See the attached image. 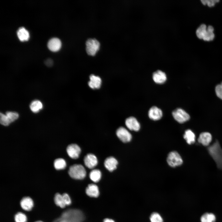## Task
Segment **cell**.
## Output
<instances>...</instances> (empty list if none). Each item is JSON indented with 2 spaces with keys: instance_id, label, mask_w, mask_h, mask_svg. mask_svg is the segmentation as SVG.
Wrapping results in <instances>:
<instances>
[{
  "instance_id": "1",
  "label": "cell",
  "mask_w": 222,
  "mask_h": 222,
  "mask_svg": "<svg viewBox=\"0 0 222 222\" xmlns=\"http://www.w3.org/2000/svg\"><path fill=\"white\" fill-rule=\"evenodd\" d=\"M83 212L77 209H69L64 211L60 220H64L69 222H82L84 219Z\"/></svg>"
},
{
  "instance_id": "2",
  "label": "cell",
  "mask_w": 222,
  "mask_h": 222,
  "mask_svg": "<svg viewBox=\"0 0 222 222\" xmlns=\"http://www.w3.org/2000/svg\"><path fill=\"white\" fill-rule=\"evenodd\" d=\"M209 153L216 163L218 167L222 169V149L218 141L208 147Z\"/></svg>"
},
{
  "instance_id": "3",
  "label": "cell",
  "mask_w": 222,
  "mask_h": 222,
  "mask_svg": "<svg viewBox=\"0 0 222 222\" xmlns=\"http://www.w3.org/2000/svg\"><path fill=\"white\" fill-rule=\"evenodd\" d=\"M207 27L204 24H201L197 29L196 33L197 37L200 39H203L205 41H209L214 39L215 35L213 32L214 28L212 26Z\"/></svg>"
},
{
  "instance_id": "4",
  "label": "cell",
  "mask_w": 222,
  "mask_h": 222,
  "mask_svg": "<svg viewBox=\"0 0 222 222\" xmlns=\"http://www.w3.org/2000/svg\"><path fill=\"white\" fill-rule=\"evenodd\" d=\"M68 173L72 178L77 179H84L86 175V172L84 166L80 164H74L71 166Z\"/></svg>"
},
{
  "instance_id": "5",
  "label": "cell",
  "mask_w": 222,
  "mask_h": 222,
  "mask_svg": "<svg viewBox=\"0 0 222 222\" xmlns=\"http://www.w3.org/2000/svg\"><path fill=\"white\" fill-rule=\"evenodd\" d=\"M86 45L87 54L88 55L94 56L99 50L100 43L95 39H90L87 41Z\"/></svg>"
},
{
  "instance_id": "6",
  "label": "cell",
  "mask_w": 222,
  "mask_h": 222,
  "mask_svg": "<svg viewBox=\"0 0 222 222\" xmlns=\"http://www.w3.org/2000/svg\"><path fill=\"white\" fill-rule=\"evenodd\" d=\"M166 160L168 165L172 167L180 166L183 162L181 157L175 151L171 152L169 154Z\"/></svg>"
},
{
  "instance_id": "7",
  "label": "cell",
  "mask_w": 222,
  "mask_h": 222,
  "mask_svg": "<svg viewBox=\"0 0 222 222\" xmlns=\"http://www.w3.org/2000/svg\"><path fill=\"white\" fill-rule=\"evenodd\" d=\"M172 114L175 120L180 123L187 121L190 118L189 115L181 108L175 109L173 111Z\"/></svg>"
},
{
  "instance_id": "8",
  "label": "cell",
  "mask_w": 222,
  "mask_h": 222,
  "mask_svg": "<svg viewBox=\"0 0 222 222\" xmlns=\"http://www.w3.org/2000/svg\"><path fill=\"white\" fill-rule=\"evenodd\" d=\"M116 133L118 138L123 142H128L132 139L131 134L124 127H121L118 128L117 130Z\"/></svg>"
},
{
  "instance_id": "9",
  "label": "cell",
  "mask_w": 222,
  "mask_h": 222,
  "mask_svg": "<svg viewBox=\"0 0 222 222\" xmlns=\"http://www.w3.org/2000/svg\"><path fill=\"white\" fill-rule=\"evenodd\" d=\"M67 152L70 158L75 159L79 157L81 152V149L78 145L72 144L68 146L67 148Z\"/></svg>"
},
{
  "instance_id": "10",
  "label": "cell",
  "mask_w": 222,
  "mask_h": 222,
  "mask_svg": "<svg viewBox=\"0 0 222 222\" xmlns=\"http://www.w3.org/2000/svg\"><path fill=\"white\" fill-rule=\"evenodd\" d=\"M84 161L85 166L89 169L93 168L98 163L97 157L92 154H89L86 155Z\"/></svg>"
},
{
  "instance_id": "11",
  "label": "cell",
  "mask_w": 222,
  "mask_h": 222,
  "mask_svg": "<svg viewBox=\"0 0 222 222\" xmlns=\"http://www.w3.org/2000/svg\"><path fill=\"white\" fill-rule=\"evenodd\" d=\"M125 124L127 127L131 130L138 131L140 128L139 122L135 118L133 117H129L126 119Z\"/></svg>"
},
{
  "instance_id": "12",
  "label": "cell",
  "mask_w": 222,
  "mask_h": 222,
  "mask_svg": "<svg viewBox=\"0 0 222 222\" xmlns=\"http://www.w3.org/2000/svg\"><path fill=\"white\" fill-rule=\"evenodd\" d=\"M149 118L153 120L160 119L162 117V113L161 109L155 106L151 107L148 112Z\"/></svg>"
},
{
  "instance_id": "13",
  "label": "cell",
  "mask_w": 222,
  "mask_h": 222,
  "mask_svg": "<svg viewBox=\"0 0 222 222\" xmlns=\"http://www.w3.org/2000/svg\"><path fill=\"white\" fill-rule=\"evenodd\" d=\"M47 46L51 51H59L61 46V42L58 38H54L51 39L48 42Z\"/></svg>"
},
{
  "instance_id": "14",
  "label": "cell",
  "mask_w": 222,
  "mask_h": 222,
  "mask_svg": "<svg viewBox=\"0 0 222 222\" xmlns=\"http://www.w3.org/2000/svg\"><path fill=\"white\" fill-rule=\"evenodd\" d=\"M118 162L116 158L113 157L107 158L104 162L105 167L109 171L111 172L117 168Z\"/></svg>"
},
{
  "instance_id": "15",
  "label": "cell",
  "mask_w": 222,
  "mask_h": 222,
  "mask_svg": "<svg viewBox=\"0 0 222 222\" xmlns=\"http://www.w3.org/2000/svg\"><path fill=\"white\" fill-rule=\"evenodd\" d=\"M153 79L155 82L162 84L164 83L166 80V74L162 71L158 70L154 72L153 75Z\"/></svg>"
},
{
  "instance_id": "16",
  "label": "cell",
  "mask_w": 222,
  "mask_h": 222,
  "mask_svg": "<svg viewBox=\"0 0 222 222\" xmlns=\"http://www.w3.org/2000/svg\"><path fill=\"white\" fill-rule=\"evenodd\" d=\"M212 136L210 133L204 132L201 133L198 139V141L204 146H208L212 140Z\"/></svg>"
},
{
  "instance_id": "17",
  "label": "cell",
  "mask_w": 222,
  "mask_h": 222,
  "mask_svg": "<svg viewBox=\"0 0 222 222\" xmlns=\"http://www.w3.org/2000/svg\"><path fill=\"white\" fill-rule=\"evenodd\" d=\"M89 78L90 80L88 85L90 88L92 89H98L100 87L101 80L99 76L92 74L90 76Z\"/></svg>"
},
{
  "instance_id": "18",
  "label": "cell",
  "mask_w": 222,
  "mask_h": 222,
  "mask_svg": "<svg viewBox=\"0 0 222 222\" xmlns=\"http://www.w3.org/2000/svg\"><path fill=\"white\" fill-rule=\"evenodd\" d=\"M86 193L88 196L92 197H97L99 195L98 187L95 184H89L86 189Z\"/></svg>"
},
{
  "instance_id": "19",
  "label": "cell",
  "mask_w": 222,
  "mask_h": 222,
  "mask_svg": "<svg viewBox=\"0 0 222 222\" xmlns=\"http://www.w3.org/2000/svg\"><path fill=\"white\" fill-rule=\"evenodd\" d=\"M20 204L21 208L23 209L29 211L33 207V202L30 197H26L21 199Z\"/></svg>"
},
{
  "instance_id": "20",
  "label": "cell",
  "mask_w": 222,
  "mask_h": 222,
  "mask_svg": "<svg viewBox=\"0 0 222 222\" xmlns=\"http://www.w3.org/2000/svg\"><path fill=\"white\" fill-rule=\"evenodd\" d=\"M183 138L187 142L189 145L194 143L195 142V135L190 130H187L185 131Z\"/></svg>"
},
{
  "instance_id": "21",
  "label": "cell",
  "mask_w": 222,
  "mask_h": 222,
  "mask_svg": "<svg viewBox=\"0 0 222 222\" xmlns=\"http://www.w3.org/2000/svg\"><path fill=\"white\" fill-rule=\"evenodd\" d=\"M17 34L19 39L22 41L28 40L29 37L28 31L24 27L19 28L17 31Z\"/></svg>"
},
{
  "instance_id": "22",
  "label": "cell",
  "mask_w": 222,
  "mask_h": 222,
  "mask_svg": "<svg viewBox=\"0 0 222 222\" xmlns=\"http://www.w3.org/2000/svg\"><path fill=\"white\" fill-rule=\"evenodd\" d=\"M200 220L201 222H215L216 217L213 213L206 212L202 215Z\"/></svg>"
},
{
  "instance_id": "23",
  "label": "cell",
  "mask_w": 222,
  "mask_h": 222,
  "mask_svg": "<svg viewBox=\"0 0 222 222\" xmlns=\"http://www.w3.org/2000/svg\"><path fill=\"white\" fill-rule=\"evenodd\" d=\"M101 176V171L98 169H94L90 173L89 177L94 182H97L100 180Z\"/></svg>"
},
{
  "instance_id": "24",
  "label": "cell",
  "mask_w": 222,
  "mask_h": 222,
  "mask_svg": "<svg viewBox=\"0 0 222 222\" xmlns=\"http://www.w3.org/2000/svg\"><path fill=\"white\" fill-rule=\"evenodd\" d=\"M30 107L32 112L37 113L42 108L43 105L40 101L37 100H35L31 103Z\"/></svg>"
},
{
  "instance_id": "25",
  "label": "cell",
  "mask_w": 222,
  "mask_h": 222,
  "mask_svg": "<svg viewBox=\"0 0 222 222\" xmlns=\"http://www.w3.org/2000/svg\"><path fill=\"white\" fill-rule=\"evenodd\" d=\"M54 202L55 204L60 207L63 208L66 206L62 195L59 193H56L54 197Z\"/></svg>"
},
{
  "instance_id": "26",
  "label": "cell",
  "mask_w": 222,
  "mask_h": 222,
  "mask_svg": "<svg viewBox=\"0 0 222 222\" xmlns=\"http://www.w3.org/2000/svg\"><path fill=\"white\" fill-rule=\"evenodd\" d=\"M66 166L65 160L62 158L56 159L54 162V166L56 170H61L64 169Z\"/></svg>"
},
{
  "instance_id": "27",
  "label": "cell",
  "mask_w": 222,
  "mask_h": 222,
  "mask_svg": "<svg viewBox=\"0 0 222 222\" xmlns=\"http://www.w3.org/2000/svg\"><path fill=\"white\" fill-rule=\"evenodd\" d=\"M6 115L10 124L17 119L19 117L18 113L15 112H7Z\"/></svg>"
},
{
  "instance_id": "28",
  "label": "cell",
  "mask_w": 222,
  "mask_h": 222,
  "mask_svg": "<svg viewBox=\"0 0 222 222\" xmlns=\"http://www.w3.org/2000/svg\"><path fill=\"white\" fill-rule=\"evenodd\" d=\"M150 222H163L162 217L157 212H153L150 216Z\"/></svg>"
},
{
  "instance_id": "29",
  "label": "cell",
  "mask_w": 222,
  "mask_h": 222,
  "mask_svg": "<svg viewBox=\"0 0 222 222\" xmlns=\"http://www.w3.org/2000/svg\"><path fill=\"white\" fill-rule=\"evenodd\" d=\"M14 220L15 222H26L27 218L25 214L23 213L19 212L15 215Z\"/></svg>"
},
{
  "instance_id": "30",
  "label": "cell",
  "mask_w": 222,
  "mask_h": 222,
  "mask_svg": "<svg viewBox=\"0 0 222 222\" xmlns=\"http://www.w3.org/2000/svg\"><path fill=\"white\" fill-rule=\"evenodd\" d=\"M0 122L1 124L4 126H8L10 124L6 115L2 113L0 114Z\"/></svg>"
},
{
  "instance_id": "31",
  "label": "cell",
  "mask_w": 222,
  "mask_h": 222,
  "mask_svg": "<svg viewBox=\"0 0 222 222\" xmlns=\"http://www.w3.org/2000/svg\"><path fill=\"white\" fill-rule=\"evenodd\" d=\"M215 92L217 96L222 99V82L216 86Z\"/></svg>"
},
{
  "instance_id": "32",
  "label": "cell",
  "mask_w": 222,
  "mask_h": 222,
  "mask_svg": "<svg viewBox=\"0 0 222 222\" xmlns=\"http://www.w3.org/2000/svg\"><path fill=\"white\" fill-rule=\"evenodd\" d=\"M202 3L204 5L206 4L209 7H211L215 5V3L219 1V0H201Z\"/></svg>"
},
{
  "instance_id": "33",
  "label": "cell",
  "mask_w": 222,
  "mask_h": 222,
  "mask_svg": "<svg viewBox=\"0 0 222 222\" xmlns=\"http://www.w3.org/2000/svg\"><path fill=\"white\" fill-rule=\"evenodd\" d=\"M62 195L66 205H70L71 203V200L69 195L67 193H64Z\"/></svg>"
},
{
  "instance_id": "34",
  "label": "cell",
  "mask_w": 222,
  "mask_h": 222,
  "mask_svg": "<svg viewBox=\"0 0 222 222\" xmlns=\"http://www.w3.org/2000/svg\"><path fill=\"white\" fill-rule=\"evenodd\" d=\"M45 64L48 67H51L53 64V62L51 59H47L45 61Z\"/></svg>"
},
{
  "instance_id": "35",
  "label": "cell",
  "mask_w": 222,
  "mask_h": 222,
  "mask_svg": "<svg viewBox=\"0 0 222 222\" xmlns=\"http://www.w3.org/2000/svg\"><path fill=\"white\" fill-rule=\"evenodd\" d=\"M103 222H115L114 221L111 219L106 218L104 220Z\"/></svg>"
},
{
  "instance_id": "36",
  "label": "cell",
  "mask_w": 222,
  "mask_h": 222,
  "mask_svg": "<svg viewBox=\"0 0 222 222\" xmlns=\"http://www.w3.org/2000/svg\"><path fill=\"white\" fill-rule=\"evenodd\" d=\"M58 222H69L68 221L64 220H59Z\"/></svg>"
},
{
  "instance_id": "37",
  "label": "cell",
  "mask_w": 222,
  "mask_h": 222,
  "mask_svg": "<svg viewBox=\"0 0 222 222\" xmlns=\"http://www.w3.org/2000/svg\"><path fill=\"white\" fill-rule=\"evenodd\" d=\"M35 222H42V221H36Z\"/></svg>"
}]
</instances>
